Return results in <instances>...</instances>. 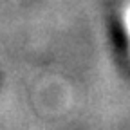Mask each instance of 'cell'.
Here are the masks:
<instances>
[{
    "mask_svg": "<svg viewBox=\"0 0 130 130\" xmlns=\"http://www.w3.org/2000/svg\"><path fill=\"white\" fill-rule=\"evenodd\" d=\"M123 24H125V29H126V35L130 38V4L125 6V11H123Z\"/></svg>",
    "mask_w": 130,
    "mask_h": 130,
    "instance_id": "cell-1",
    "label": "cell"
}]
</instances>
